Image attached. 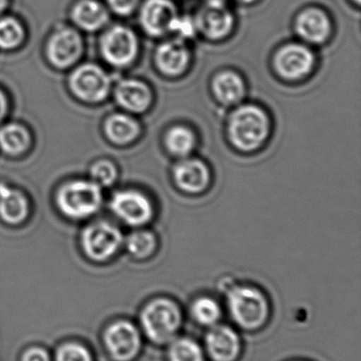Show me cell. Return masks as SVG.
Here are the masks:
<instances>
[{
  "label": "cell",
  "mask_w": 361,
  "mask_h": 361,
  "mask_svg": "<svg viewBox=\"0 0 361 361\" xmlns=\"http://www.w3.org/2000/svg\"><path fill=\"white\" fill-rule=\"evenodd\" d=\"M315 56L304 44H288L282 47L275 56V68L286 80H300L311 73Z\"/></svg>",
  "instance_id": "9"
},
{
  "label": "cell",
  "mask_w": 361,
  "mask_h": 361,
  "mask_svg": "<svg viewBox=\"0 0 361 361\" xmlns=\"http://www.w3.org/2000/svg\"><path fill=\"white\" fill-rule=\"evenodd\" d=\"M20 361H52V358L45 348L33 345L23 352Z\"/></svg>",
  "instance_id": "32"
},
{
  "label": "cell",
  "mask_w": 361,
  "mask_h": 361,
  "mask_svg": "<svg viewBox=\"0 0 361 361\" xmlns=\"http://www.w3.org/2000/svg\"><path fill=\"white\" fill-rule=\"evenodd\" d=\"M206 347L214 361H235L241 351V341L232 329L216 326L206 336Z\"/></svg>",
  "instance_id": "16"
},
{
  "label": "cell",
  "mask_w": 361,
  "mask_h": 361,
  "mask_svg": "<svg viewBox=\"0 0 361 361\" xmlns=\"http://www.w3.org/2000/svg\"><path fill=\"white\" fill-rule=\"evenodd\" d=\"M140 133V127L134 118L125 114H114L106 120L105 133L117 145H126L133 142Z\"/></svg>",
  "instance_id": "22"
},
{
  "label": "cell",
  "mask_w": 361,
  "mask_h": 361,
  "mask_svg": "<svg viewBox=\"0 0 361 361\" xmlns=\"http://www.w3.org/2000/svg\"><path fill=\"white\" fill-rule=\"evenodd\" d=\"M6 6V0H0V13L4 10Z\"/></svg>",
  "instance_id": "36"
},
{
  "label": "cell",
  "mask_w": 361,
  "mask_h": 361,
  "mask_svg": "<svg viewBox=\"0 0 361 361\" xmlns=\"http://www.w3.org/2000/svg\"><path fill=\"white\" fill-rule=\"evenodd\" d=\"M196 30V25H195L194 21L191 20L188 17L180 16L176 18L173 27H172V32L177 33L178 35L180 36L179 38H182V39L192 37V36H194Z\"/></svg>",
  "instance_id": "31"
},
{
  "label": "cell",
  "mask_w": 361,
  "mask_h": 361,
  "mask_svg": "<svg viewBox=\"0 0 361 361\" xmlns=\"http://www.w3.org/2000/svg\"><path fill=\"white\" fill-rule=\"evenodd\" d=\"M23 38V27L18 21L13 18L0 19V48H15L20 44Z\"/></svg>",
  "instance_id": "29"
},
{
  "label": "cell",
  "mask_w": 361,
  "mask_h": 361,
  "mask_svg": "<svg viewBox=\"0 0 361 361\" xmlns=\"http://www.w3.org/2000/svg\"><path fill=\"white\" fill-rule=\"evenodd\" d=\"M355 1L357 2V4H360V0H355Z\"/></svg>",
  "instance_id": "38"
},
{
  "label": "cell",
  "mask_w": 361,
  "mask_h": 361,
  "mask_svg": "<svg viewBox=\"0 0 361 361\" xmlns=\"http://www.w3.org/2000/svg\"><path fill=\"white\" fill-rule=\"evenodd\" d=\"M54 361H93L88 348L78 341L61 343L55 351Z\"/></svg>",
  "instance_id": "28"
},
{
  "label": "cell",
  "mask_w": 361,
  "mask_h": 361,
  "mask_svg": "<svg viewBox=\"0 0 361 361\" xmlns=\"http://www.w3.org/2000/svg\"><path fill=\"white\" fill-rule=\"evenodd\" d=\"M155 61L165 75L178 76L186 71L190 63V51L182 38L167 40L159 44Z\"/></svg>",
  "instance_id": "15"
},
{
  "label": "cell",
  "mask_w": 361,
  "mask_h": 361,
  "mask_svg": "<svg viewBox=\"0 0 361 361\" xmlns=\"http://www.w3.org/2000/svg\"><path fill=\"white\" fill-rule=\"evenodd\" d=\"M138 39L135 33L125 27H114L102 38V54L114 67L131 65L137 56Z\"/></svg>",
  "instance_id": "8"
},
{
  "label": "cell",
  "mask_w": 361,
  "mask_h": 361,
  "mask_svg": "<svg viewBox=\"0 0 361 361\" xmlns=\"http://www.w3.org/2000/svg\"><path fill=\"white\" fill-rule=\"evenodd\" d=\"M103 343L108 355L116 361H131L141 349L140 332L127 320H118L107 326Z\"/></svg>",
  "instance_id": "5"
},
{
  "label": "cell",
  "mask_w": 361,
  "mask_h": 361,
  "mask_svg": "<svg viewBox=\"0 0 361 361\" xmlns=\"http://www.w3.org/2000/svg\"><path fill=\"white\" fill-rule=\"evenodd\" d=\"M170 361H203L201 347L190 338H179L170 345Z\"/></svg>",
  "instance_id": "26"
},
{
  "label": "cell",
  "mask_w": 361,
  "mask_h": 361,
  "mask_svg": "<svg viewBox=\"0 0 361 361\" xmlns=\"http://www.w3.org/2000/svg\"><path fill=\"white\" fill-rule=\"evenodd\" d=\"M116 99L119 105L127 111L141 114L150 107L152 93L143 82L135 80H125L119 82L117 86Z\"/></svg>",
  "instance_id": "18"
},
{
  "label": "cell",
  "mask_w": 361,
  "mask_h": 361,
  "mask_svg": "<svg viewBox=\"0 0 361 361\" xmlns=\"http://www.w3.org/2000/svg\"><path fill=\"white\" fill-rule=\"evenodd\" d=\"M174 179L182 190L199 193L207 188L210 182V171L203 161L186 159L174 169Z\"/></svg>",
  "instance_id": "17"
},
{
  "label": "cell",
  "mask_w": 361,
  "mask_h": 361,
  "mask_svg": "<svg viewBox=\"0 0 361 361\" xmlns=\"http://www.w3.org/2000/svg\"><path fill=\"white\" fill-rule=\"evenodd\" d=\"M122 241L121 231L110 223H95L82 233L83 250L93 261L107 260L119 250Z\"/></svg>",
  "instance_id": "7"
},
{
  "label": "cell",
  "mask_w": 361,
  "mask_h": 361,
  "mask_svg": "<svg viewBox=\"0 0 361 361\" xmlns=\"http://www.w3.org/2000/svg\"><path fill=\"white\" fill-rule=\"evenodd\" d=\"M227 302L233 320L246 330H256L266 322L269 307L258 288L233 286L227 290Z\"/></svg>",
  "instance_id": "2"
},
{
  "label": "cell",
  "mask_w": 361,
  "mask_h": 361,
  "mask_svg": "<svg viewBox=\"0 0 361 361\" xmlns=\"http://www.w3.org/2000/svg\"><path fill=\"white\" fill-rule=\"evenodd\" d=\"M6 97H4V93L0 91V121L4 118V114H6Z\"/></svg>",
  "instance_id": "34"
},
{
  "label": "cell",
  "mask_w": 361,
  "mask_h": 361,
  "mask_svg": "<svg viewBox=\"0 0 361 361\" xmlns=\"http://www.w3.org/2000/svg\"><path fill=\"white\" fill-rule=\"evenodd\" d=\"M182 313L174 301L157 298L148 302L140 315L141 326L153 343L163 345L175 337L182 324Z\"/></svg>",
  "instance_id": "3"
},
{
  "label": "cell",
  "mask_w": 361,
  "mask_h": 361,
  "mask_svg": "<svg viewBox=\"0 0 361 361\" xmlns=\"http://www.w3.org/2000/svg\"><path fill=\"white\" fill-rule=\"evenodd\" d=\"M213 91L220 103L233 105L241 102L245 95V84L239 74L222 72L214 78Z\"/></svg>",
  "instance_id": "20"
},
{
  "label": "cell",
  "mask_w": 361,
  "mask_h": 361,
  "mask_svg": "<svg viewBox=\"0 0 361 361\" xmlns=\"http://www.w3.org/2000/svg\"><path fill=\"white\" fill-rule=\"evenodd\" d=\"M82 53V40L73 30L65 29L51 37L47 48L49 61L57 68H67L76 63Z\"/></svg>",
  "instance_id": "13"
},
{
  "label": "cell",
  "mask_w": 361,
  "mask_h": 361,
  "mask_svg": "<svg viewBox=\"0 0 361 361\" xmlns=\"http://www.w3.org/2000/svg\"><path fill=\"white\" fill-rule=\"evenodd\" d=\"M126 247L136 258H146L156 248V238L150 231H137L127 238Z\"/></svg>",
  "instance_id": "27"
},
{
  "label": "cell",
  "mask_w": 361,
  "mask_h": 361,
  "mask_svg": "<svg viewBox=\"0 0 361 361\" xmlns=\"http://www.w3.org/2000/svg\"><path fill=\"white\" fill-rule=\"evenodd\" d=\"M76 25L86 31H95L103 27L108 20L105 8L95 0H83L78 2L72 13Z\"/></svg>",
  "instance_id": "21"
},
{
  "label": "cell",
  "mask_w": 361,
  "mask_h": 361,
  "mask_svg": "<svg viewBox=\"0 0 361 361\" xmlns=\"http://www.w3.org/2000/svg\"><path fill=\"white\" fill-rule=\"evenodd\" d=\"M90 176L99 186H110L116 180V166L110 161H97L91 166Z\"/></svg>",
  "instance_id": "30"
},
{
  "label": "cell",
  "mask_w": 361,
  "mask_h": 361,
  "mask_svg": "<svg viewBox=\"0 0 361 361\" xmlns=\"http://www.w3.org/2000/svg\"><path fill=\"white\" fill-rule=\"evenodd\" d=\"M192 314L196 322L203 326H214L220 320L222 312L214 299L201 297L193 303Z\"/></svg>",
  "instance_id": "25"
},
{
  "label": "cell",
  "mask_w": 361,
  "mask_h": 361,
  "mask_svg": "<svg viewBox=\"0 0 361 361\" xmlns=\"http://www.w3.org/2000/svg\"><path fill=\"white\" fill-rule=\"evenodd\" d=\"M31 137L25 127L8 124L0 129V148L8 154H20L29 148Z\"/></svg>",
  "instance_id": "23"
},
{
  "label": "cell",
  "mask_w": 361,
  "mask_h": 361,
  "mask_svg": "<svg viewBox=\"0 0 361 361\" xmlns=\"http://www.w3.org/2000/svg\"><path fill=\"white\" fill-rule=\"evenodd\" d=\"M194 23L206 37L220 40L231 33L235 18L225 4H207L197 13Z\"/></svg>",
  "instance_id": "12"
},
{
  "label": "cell",
  "mask_w": 361,
  "mask_h": 361,
  "mask_svg": "<svg viewBox=\"0 0 361 361\" xmlns=\"http://www.w3.org/2000/svg\"><path fill=\"white\" fill-rule=\"evenodd\" d=\"M69 82L74 95L87 103L103 101L110 92V78L104 70L93 63H86L74 70Z\"/></svg>",
  "instance_id": "6"
},
{
  "label": "cell",
  "mask_w": 361,
  "mask_h": 361,
  "mask_svg": "<svg viewBox=\"0 0 361 361\" xmlns=\"http://www.w3.org/2000/svg\"><path fill=\"white\" fill-rule=\"evenodd\" d=\"M110 8L119 15H129L136 6L139 0H107Z\"/></svg>",
  "instance_id": "33"
},
{
  "label": "cell",
  "mask_w": 361,
  "mask_h": 361,
  "mask_svg": "<svg viewBox=\"0 0 361 361\" xmlns=\"http://www.w3.org/2000/svg\"><path fill=\"white\" fill-rule=\"evenodd\" d=\"M239 1L244 2V4H252V2L256 1V0H239Z\"/></svg>",
  "instance_id": "37"
},
{
  "label": "cell",
  "mask_w": 361,
  "mask_h": 361,
  "mask_svg": "<svg viewBox=\"0 0 361 361\" xmlns=\"http://www.w3.org/2000/svg\"><path fill=\"white\" fill-rule=\"evenodd\" d=\"M110 207L121 220L133 226L146 224L153 216L152 203L139 191L124 190L114 193Z\"/></svg>",
  "instance_id": "10"
},
{
  "label": "cell",
  "mask_w": 361,
  "mask_h": 361,
  "mask_svg": "<svg viewBox=\"0 0 361 361\" xmlns=\"http://www.w3.org/2000/svg\"><path fill=\"white\" fill-rule=\"evenodd\" d=\"M195 135L192 130L184 126H176L170 129L165 135L167 150L176 157L188 156L195 147Z\"/></svg>",
  "instance_id": "24"
},
{
  "label": "cell",
  "mask_w": 361,
  "mask_h": 361,
  "mask_svg": "<svg viewBox=\"0 0 361 361\" xmlns=\"http://www.w3.org/2000/svg\"><path fill=\"white\" fill-rule=\"evenodd\" d=\"M57 202L61 212L69 218H87L101 206V186L93 180L67 183L57 192Z\"/></svg>",
  "instance_id": "4"
},
{
  "label": "cell",
  "mask_w": 361,
  "mask_h": 361,
  "mask_svg": "<svg viewBox=\"0 0 361 361\" xmlns=\"http://www.w3.org/2000/svg\"><path fill=\"white\" fill-rule=\"evenodd\" d=\"M177 10L170 0H146L140 12V23L146 33L162 36L172 32Z\"/></svg>",
  "instance_id": "11"
},
{
  "label": "cell",
  "mask_w": 361,
  "mask_h": 361,
  "mask_svg": "<svg viewBox=\"0 0 361 361\" xmlns=\"http://www.w3.org/2000/svg\"><path fill=\"white\" fill-rule=\"evenodd\" d=\"M227 0H208V4H225Z\"/></svg>",
  "instance_id": "35"
},
{
  "label": "cell",
  "mask_w": 361,
  "mask_h": 361,
  "mask_svg": "<svg viewBox=\"0 0 361 361\" xmlns=\"http://www.w3.org/2000/svg\"><path fill=\"white\" fill-rule=\"evenodd\" d=\"M297 33L309 44H324L330 37L332 23L324 11L317 8H305L297 17Z\"/></svg>",
  "instance_id": "14"
},
{
  "label": "cell",
  "mask_w": 361,
  "mask_h": 361,
  "mask_svg": "<svg viewBox=\"0 0 361 361\" xmlns=\"http://www.w3.org/2000/svg\"><path fill=\"white\" fill-rule=\"evenodd\" d=\"M269 129L268 116L256 105L241 106L229 120L230 141L243 152H252L262 146L268 137Z\"/></svg>",
  "instance_id": "1"
},
{
  "label": "cell",
  "mask_w": 361,
  "mask_h": 361,
  "mask_svg": "<svg viewBox=\"0 0 361 361\" xmlns=\"http://www.w3.org/2000/svg\"><path fill=\"white\" fill-rule=\"evenodd\" d=\"M29 214V204L20 191L0 183V216L10 224L23 222Z\"/></svg>",
  "instance_id": "19"
}]
</instances>
